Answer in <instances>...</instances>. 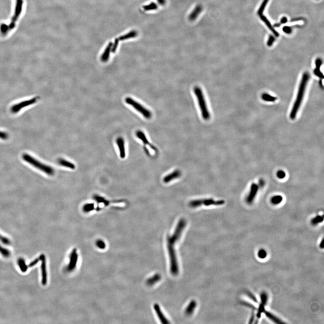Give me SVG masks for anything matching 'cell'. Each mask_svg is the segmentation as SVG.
<instances>
[{
    "mask_svg": "<svg viewBox=\"0 0 324 324\" xmlns=\"http://www.w3.org/2000/svg\"><path fill=\"white\" fill-rule=\"evenodd\" d=\"M310 77V75L308 72H305L303 74L299 88H298L296 99L295 101L291 114H290V118L293 120L295 119L296 117L298 109H299V108L302 104L305 92V89Z\"/></svg>",
    "mask_w": 324,
    "mask_h": 324,
    "instance_id": "6da1fadb",
    "label": "cell"
},
{
    "mask_svg": "<svg viewBox=\"0 0 324 324\" xmlns=\"http://www.w3.org/2000/svg\"><path fill=\"white\" fill-rule=\"evenodd\" d=\"M193 92L196 96L198 105L200 110L201 116L203 120L209 121L211 118V114L208 109L207 102L204 97L203 91L200 87L195 86L193 88Z\"/></svg>",
    "mask_w": 324,
    "mask_h": 324,
    "instance_id": "7a4b0ae2",
    "label": "cell"
},
{
    "mask_svg": "<svg viewBox=\"0 0 324 324\" xmlns=\"http://www.w3.org/2000/svg\"><path fill=\"white\" fill-rule=\"evenodd\" d=\"M22 157L24 161H26L40 170L43 171L47 175L52 176L54 174L55 170L53 168H52L51 166L42 163V162H39L36 159H35L33 157L30 155L27 154H24L23 155Z\"/></svg>",
    "mask_w": 324,
    "mask_h": 324,
    "instance_id": "3957f363",
    "label": "cell"
},
{
    "mask_svg": "<svg viewBox=\"0 0 324 324\" xmlns=\"http://www.w3.org/2000/svg\"><path fill=\"white\" fill-rule=\"evenodd\" d=\"M225 201L223 200H216L212 198H205L192 200L189 203L188 205L190 208H197L201 206L210 207L212 206H219L223 205Z\"/></svg>",
    "mask_w": 324,
    "mask_h": 324,
    "instance_id": "277c9868",
    "label": "cell"
},
{
    "mask_svg": "<svg viewBox=\"0 0 324 324\" xmlns=\"http://www.w3.org/2000/svg\"><path fill=\"white\" fill-rule=\"evenodd\" d=\"M125 101L127 104L133 107L138 112L140 113L146 119H149L152 117V113L150 110L147 109L141 104L131 98H126Z\"/></svg>",
    "mask_w": 324,
    "mask_h": 324,
    "instance_id": "5b68a950",
    "label": "cell"
},
{
    "mask_svg": "<svg viewBox=\"0 0 324 324\" xmlns=\"http://www.w3.org/2000/svg\"><path fill=\"white\" fill-rule=\"evenodd\" d=\"M23 4V0H16L14 15L12 18L11 23L9 25H8L9 31L11 30H13L15 27V23L17 20L19 19V16L20 15L22 11Z\"/></svg>",
    "mask_w": 324,
    "mask_h": 324,
    "instance_id": "8992f818",
    "label": "cell"
},
{
    "mask_svg": "<svg viewBox=\"0 0 324 324\" xmlns=\"http://www.w3.org/2000/svg\"><path fill=\"white\" fill-rule=\"evenodd\" d=\"M136 137L138 138L139 139L143 142V144L145 146V147H144L145 148H144L145 149L148 146V147L150 149H152V151L155 152L156 155L158 154V151L157 149L154 145H152L149 142L146 136L145 133L143 131H136Z\"/></svg>",
    "mask_w": 324,
    "mask_h": 324,
    "instance_id": "52a82bcc",
    "label": "cell"
},
{
    "mask_svg": "<svg viewBox=\"0 0 324 324\" xmlns=\"http://www.w3.org/2000/svg\"><path fill=\"white\" fill-rule=\"evenodd\" d=\"M36 101H37V98L34 97L33 98L31 99H29V100L20 102V103L13 105L11 108V111L12 113H14V114H16V113H18L21 109H22L26 107L34 104Z\"/></svg>",
    "mask_w": 324,
    "mask_h": 324,
    "instance_id": "ba28073f",
    "label": "cell"
},
{
    "mask_svg": "<svg viewBox=\"0 0 324 324\" xmlns=\"http://www.w3.org/2000/svg\"><path fill=\"white\" fill-rule=\"evenodd\" d=\"M78 261V254L76 249H74L71 252L69 258V262L67 266V271L72 272L75 268Z\"/></svg>",
    "mask_w": 324,
    "mask_h": 324,
    "instance_id": "9c48e42d",
    "label": "cell"
},
{
    "mask_svg": "<svg viewBox=\"0 0 324 324\" xmlns=\"http://www.w3.org/2000/svg\"><path fill=\"white\" fill-rule=\"evenodd\" d=\"M41 269L42 273V283L43 285H46L47 282V273L46 270V259L45 255H41Z\"/></svg>",
    "mask_w": 324,
    "mask_h": 324,
    "instance_id": "30bf717a",
    "label": "cell"
},
{
    "mask_svg": "<svg viewBox=\"0 0 324 324\" xmlns=\"http://www.w3.org/2000/svg\"><path fill=\"white\" fill-rule=\"evenodd\" d=\"M259 186L257 184L253 183L251 186L250 190L249 195L247 196L246 201L249 204H251L253 202L255 197L259 190Z\"/></svg>",
    "mask_w": 324,
    "mask_h": 324,
    "instance_id": "8fae6325",
    "label": "cell"
},
{
    "mask_svg": "<svg viewBox=\"0 0 324 324\" xmlns=\"http://www.w3.org/2000/svg\"><path fill=\"white\" fill-rule=\"evenodd\" d=\"M181 172L179 170H176L165 176L163 179V182L168 183L173 181L174 180L179 178L181 176Z\"/></svg>",
    "mask_w": 324,
    "mask_h": 324,
    "instance_id": "7c38bea8",
    "label": "cell"
},
{
    "mask_svg": "<svg viewBox=\"0 0 324 324\" xmlns=\"http://www.w3.org/2000/svg\"><path fill=\"white\" fill-rule=\"evenodd\" d=\"M116 143L118 149H119V156H120V158L124 159L126 157L124 140L123 138L119 137L117 139Z\"/></svg>",
    "mask_w": 324,
    "mask_h": 324,
    "instance_id": "4fadbf2b",
    "label": "cell"
},
{
    "mask_svg": "<svg viewBox=\"0 0 324 324\" xmlns=\"http://www.w3.org/2000/svg\"><path fill=\"white\" fill-rule=\"evenodd\" d=\"M322 64V61L321 58H317L316 60V68L314 70V73L315 74L316 76L320 77L321 79H322L324 78L323 74L322 73L321 70H320Z\"/></svg>",
    "mask_w": 324,
    "mask_h": 324,
    "instance_id": "5bb4252c",
    "label": "cell"
},
{
    "mask_svg": "<svg viewBox=\"0 0 324 324\" xmlns=\"http://www.w3.org/2000/svg\"><path fill=\"white\" fill-rule=\"evenodd\" d=\"M112 45H113V43L109 42L108 45L107 46L106 48L105 49L103 54H102L101 57V60L103 62H106L109 59L110 52H111Z\"/></svg>",
    "mask_w": 324,
    "mask_h": 324,
    "instance_id": "9a60e30c",
    "label": "cell"
},
{
    "mask_svg": "<svg viewBox=\"0 0 324 324\" xmlns=\"http://www.w3.org/2000/svg\"><path fill=\"white\" fill-rule=\"evenodd\" d=\"M202 6L200 5H198L195 7L193 11L189 15V19L190 21H194L196 20L199 14H200L202 11Z\"/></svg>",
    "mask_w": 324,
    "mask_h": 324,
    "instance_id": "2e32d148",
    "label": "cell"
},
{
    "mask_svg": "<svg viewBox=\"0 0 324 324\" xmlns=\"http://www.w3.org/2000/svg\"><path fill=\"white\" fill-rule=\"evenodd\" d=\"M260 18H261V20H263V21L265 23V24H266V26H267V27H268V28H269V30H271V31H272V32L274 34V35L275 36H277V37L279 36V33L277 32L275 30L274 28L273 27V26H272V24H271V23H270V22L269 21V20H268L267 19V18H266V17L265 16H264V15H263V14H262V15H260Z\"/></svg>",
    "mask_w": 324,
    "mask_h": 324,
    "instance_id": "e0dca14e",
    "label": "cell"
},
{
    "mask_svg": "<svg viewBox=\"0 0 324 324\" xmlns=\"http://www.w3.org/2000/svg\"><path fill=\"white\" fill-rule=\"evenodd\" d=\"M58 163L61 166H63V167L68 168L74 170L76 168L75 165L73 162L61 158L58 159Z\"/></svg>",
    "mask_w": 324,
    "mask_h": 324,
    "instance_id": "ac0fdd59",
    "label": "cell"
},
{
    "mask_svg": "<svg viewBox=\"0 0 324 324\" xmlns=\"http://www.w3.org/2000/svg\"><path fill=\"white\" fill-rule=\"evenodd\" d=\"M17 263H18L19 268L22 272L24 273L27 272L29 266L26 264V262L24 259L23 258H20L18 259Z\"/></svg>",
    "mask_w": 324,
    "mask_h": 324,
    "instance_id": "d6986e66",
    "label": "cell"
},
{
    "mask_svg": "<svg viewBox=\"0 0 324 324\" xmlns=\"http://www.w3.org/2000/svg\"><path fill=\"white\" fill-rule=\"evenodd\" d=\"M137 35L138 33L136 31L132 30L130 32L126 34L121 36L118 38V39H119V40H121V41H124V40H127V39H129V38H134V37H136L137 36Z\"/></svg>",
    "mask_w": 324,
    "mask_h": 324,
    "instance_id": "ffe728a7",
    "label": "cell"
},
{
    "mask_svg": "<svg viewBox=\"0 0 324 324\" xmlns=\"http://www.w3.org/2000/svg\"><path fill=\"white\" fill-rule=\"evenodd\" d=\"M93 198L94 200L96 201L97 203H102L105 206H108L109 204V203H110L109 201L108 200L104 197L98 195V194H95L94 195H93Z\"/></svg>",
    "mask_w": 324,
    "mask_h": 324,
    "instance_id": "44dd1931",
    "label": "cell"
},
{
    "mask_svg": "<svg viewBox=\"0 0 324 324\" xmlns=\"http://www.w3.org/2000/svg\"><path fill=\"white\" fill-rule=\"evenodd\" d=\"M83 210L84 212L88 213L93 211L95 209V204L93 203H86L83 207Z\"/></svg>",
    "mask_w": 324,
    "mask_h": 324,
    "instance_id": "7402d4cb",
    "label": "cell"
},
{
    "mask_svg": "<svg viewBox=\"0 0 324 324\" xmlns=\"http://www.w3.org/2000/svg\"><path fill=\"white\" fill-rule=\"evenodd\" d=\"M261 97L263 100L267 101V102H274L277 99V98L272 96L268 94V93H266L263 94Z\"/></svg>",
    "mask_w": 324,
    "mask_h": 324,
    "instance_id": "603a6c76",
    "label": "cell"
},
{
    "mask_svg": "<svg viewBox=\"0 0 324 324\" xmlns=\"http://www.w3.org/2000/svg\"><path fill=\"white\" fill-rule=\"evenodd\" d=\"M0 253L2 255L3 257L5 258H8L11 256V252L8 249L3 247L2 245H0Z\"/></svg>",
    "mask_w": 324,
    "mask_h": 324,
    "instance_id": "cb8c5ba5",
    "label": "cell"
},
{
    "mask_svg": "<svg viewBox=\"0 0 324 324\" xmlns=\"http://www.w3.org/2000/svg\"><path fill=\"white\" fill-rule=\"evenodd\" d=\"M283 200L282 196L281 195H275L272 198L271 200L272 203L274 204H278L281 203Z\"/></svg>",
    "mask_w": 324,
    "mask_h": 324,
    "instance_id": "d4e9b609",
    "label": "cell"
},
{
    "mask_svg": "<svg viewBox=\"0 0 324 324\" xmlns=\"http://www.w3.org/2000/svg\"><path fill=\"white\" fill-rule=\"evenodd\" d=\"M143 8L146 11H150V10H156L158 9V5L152 2L149 5H145L143 6Z\"/></svg>",
    "mask_w": 324,
    "mask_h": 324,
    "instance_id": "484cf974",
    "label": "cell"
},
{
    "mask_svg": "<svg viewBox=\"0 0 324 324\" xmlns=\"http://www.w3.org/2000/svg\"><path fill=\"white\" fill-rule=\"evenodd\" d=\"M268 1H269V0H264L263 2L262 3L261 6H260V8H259V10H258V14L259 16L263 14L264 11L265 9L266 6V5H267Z\"/></svg>",
    "mask_w": 324,
    "mask_h": 324,
    "instance_id": "4316f807",
    "label": "cell"
},
{
    "mask_svg": "<svg viewBox=\"0 0 324 324\" xmlns=\"http://www.w3.org/2000/svg\"><path fill=\"white\" fill-rule=\"evenodd\" d=\"M323 215H322V216H319H319H316L312 220V223L314 225H316V224H318L320 222H322L323 221Z\"/></svg>",
    "mask_w": 324,
    "mask_h": 324,
    "instance_id": "83f0119b",
    "label": "cell"
},
{
    "mask_svg": "<svg viewBox=\"0 0 324 324\" xmlns=\"http://www.w3.org/2000/svg\"><path fill=\"white\" fill-rule=\"evenodd\" d=\"M0 241L2 243L5 245H10L11 244V241L7 237L2 236L0 234Z\"/></svg>",
    "mask_w": 324,
    "mask_h": 324,
    "instance_id": "f1b7e54d",
    "label": "cell"
},
{
    "mask_svg": "<svg viewBox=\"0 0 324 324\" xmlns=\"http://www.w3.org/2000/svg\"><path fill=\"white\" fill-rule=\"evenodd\" d=\"M96 245L99 248L102 250L105 249L106 247L105 243L101 240H98L96 241Z\"/></svg>",
    "mask_w": 324,
    "mask_h": 324,
    "instance_id": "f546056e",
    "label": "cell"
},
{
    "mask_svg": "<svg viewBox=\"0 0 324 324\" xmlns=\"http://www.w3.org/2000/svg\"><path fill=\"white\" fill-rule=\"evenodd\" d=\"M118 43H119V39H118V38L115 39V42H114V43H113L112 49H111V52H115L117 49L118 46Z\"/></svg>",
    "mask_w": 324,
    "mask_h": 324,
    "instance_id": "4dcf8cb0",
    "label": "cell"
},
{
    "mask_svg": "<svg viewBox=\"0 0 324 324\" xmlns=\"http://www.w3.org/2000/svg\"><path fill=\"white\" fill-rule=\"evenodd\" d=\"M0 30H1V32L2 34L3 35L6 34L7 33H8L9 31H8V26L6 24H2L1 26L0 27Z\"/></svg>",
    "mask_w": 324,
    "mask_h": 324,
    "instance_id": "1f68e13d",
    "label": "cell"
},
{
    "mask_svg": "<svg viewBox=\"0 0 324 324\" xmlns=\"http://www.w3.org/2000/svg\"><path fill=\"white\" fill-rule=\"evenodd\" d=\"M41 255H40V256H39L38 258L35 259L33 261H32V262L29 264V265H28L29 267H32L33 266H34L35 265H36L38 263V262L41 261Z\"/></svg>",
    "mask_w": 324,
    "mask_h": 324,
    "instance_id": "d6a6232c",
    "label": "cell"
},
{
    "mask_svg": "<svg viewBox=\"0 0 324 324\" xmlns=\"http://www.w3.org/2000/svg\"><path fill=\"white\" fill-rule=\"evenodd\" d=\"M275 41V38L274 36L272 35L269 36L268 41L267 42V46H272Z\"/></svg>",
    "mask_w": 324,
    "mask_h": 324,
    "instance_id": "836d02e7",
    "label": "cell"
},
{
    "mask_svg": "<svg viewBox=\"0 0 324 324\" xmlns=\"http://www.w3.org/2000/svg\"><path fill=\"white\" fill-rule=\"evenodd\" d=\"M286 176V173L282 170H279L277 172V177L280 179H283Z\"/></svg>",
    "mask_w": 324,
    "mask_h": 324,
    "instance_id": "e575fe53",
    "label": "cell"
},
{
    "mask_svg": "<svg viewBox=\"0 0 324 324\" xmlns=\"http://www.w3.org/2000/svg\"><path fill=\"white\" fill-rule=\"evenodd\" d=\"M258 256L259 258L261 259H264L265 258L266 256V253L265 251L264 250H261L259 251V253H258Z\"/></svg>",
    "mask_w": 324,
    "mask_h": 324,
    "instance_id": "d590c367",
    "label": "cell"
},
{
    "mask_svg": "<svg viewBox=\"0 0 324 324\" xmlns=\"http://www.w3.org/2000/svg\"><path fill=\"white\" fill-rule=\"evenodd\" d=\"M283 31L285 33L290 34L292 32V29L289 26H285L283 28Z\"/></svg>",
    "mask_w": 324,
    "mask_h": 324,
    "instance_id": "8d00e7d4",
    "label": "cell"
},
{
    "mask_svg": "<svg viewBox=\"0 0 324 324\" xmlns=\"http://www.w3.org/2000/svg\"><path fill=\"white\" fill-rule=\"evenodd\" d=\"M8 138V134H7L6 132L0 131V138L3 140H6Z\"/></svg>",
    "mask_w": 324,
    "mask_h": 324,
    "instance_id": "74e56055",
    "label": "cell"
},
{
    "mask_svg": "<svg viewBox=\"0 0 324 324\" xmlns=\"http://www.w3.org/2000/svg\"><path fill=\"white\" fill-rule=\"evenodd\" d=\"M287 21H288L287 18L285 17H283L281 19V24H284L286 23Z\"/></svg>",
    "mask_w": 324,
    "mask_h": 324,
    "instance_id": "f35d334b",
    "label": "cell"
},
{
    "mask_svg": "<svg viewBox=\"0 0 324 324\" xmlns=\"http://www.w3.org/2000/svg\"><path fill=\"white\" fill-rule=\"evenodd\" d=\"M265 184V182L264 180L260 179V180H259V186H260L261 187H264Z\"/></svg>",
    "mask_w": 324,
    "mask_h": 324,
    "instance_id": "ab89813d",
    "label": "cell"
},
{
    "mask_svg": "<svg viewBox=\"0 0 324 324\" xmlns=\"http://www.w3.org/2000/svg\"><path fill=\"white\" fill-rule=\"evenodd\" d=\"M157 1L161 5H164L166 3V1L165 0H157Z\"/></svg>",
    "mask_w": 324,
    "mask_h": 324,
    "instance_id": "60d3db41",
    "label": "cell"
},
{
    "mask_svg": "<svg viewBox=\"0 0 324 324\" xmlns=\"http://www.w3.org/2000/svg\"><path fill=\"white\" fill-rule=\"evenodd\" d=\"M320 247H321V248H322V249H323V248H324V241H323V240H322V242H321V243L320 244Z\"/></svg>",
    "mask_w": 324,
    "mask_h": 324,
    "instance_id": "b9f144b4",
    "label": "cell"
}]
</instances>
